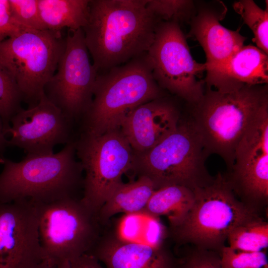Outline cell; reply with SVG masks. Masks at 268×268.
Listing matches in <instances>:
<instances>
[{
    "instance_id": "1",
    "label": "cell",
    "mask_w": 268,
    "mask_h": 268,
    "mask_svg": "<svg viewBox=\"0 0 268 268\" xmlns=\"http://www.w3.org/2000/svg\"><path fill=\"white\" fill-rule=\"evenodd\" d=\"M147 0H90L82 28L97 74L146 53L161 21Z\"/></svg>"
},
{
    "instance_id": "2",
    "label": "cell",
    "mask_w": 268,
    "mask_h": 268,
    "mask_svg": "<svg viewBox=\"0 0 268 268\" xmlns=\"http://www.w3.org/2000/svg\"><path fill=\"white\" fill-rule=\"evenodd\" d=\"M267 105V84L245 85L230 91L207 87L201 99L191 105V119L208 154L219 155L230 172L239 143Z\"/></svg>"
},
{
    "instance_id": "3",
    "label": "cell",
    "mask_w": 268,
    "mask_h": 268,
    "mask_svg": "<svg viewBox=\"0 0 268 268\" xmlns=\"http://www.w3.org/2000/svg\"><path fill=\"white\" fill-rule=\"evenodd\" d=\"M93 94L83 116L82 134L91 135L120 129L135 108L163 97L146 53L97 74Z\"/></svg>"
},
{
    "instance_id": "4",
    "label": "cell",
    "mask_w": 268,
    "mask_h": 268,
    "mask_svg": "<svg viewBox=\"0 0 268 268\" xmlns=\"http://www.w3.org/2000/svg\"><path fill=\"white\" fill-rule=\"evenodd\" d=\"M75 142L59 152L46 155H26L14 162L0 157V202L28 200L47 203L67 198L81 182V163L75 160Z\"/></svg>"
},
{
    "instance_id": "5",
    "label": "cell",
    "mask_w": 268,
    "mask_h": 268,
    "mask_svg": "<svg viewBox=\"0 0 268 268\" xmlns=\"http://www.w3.org/2000/svg\"><path fill=\"white\" fill-rule=\"evenodd\" d=\"M193 190V207L184 221L171 228L178 242L220 253L234 228L260 216L257 209L238 199L227 176L220 172Z\"/></svg>"
},
{
    "instance_id": "6",
    "label": "cell",
    "mask_w": 268,
    "mask_h": 268,
    "mask_svg": "<svg viewBox=\"0 0 268 268\" xmlns=\"http://www.w3.org/2000/svg\"><path fill=\"white\" fill-rule=\"evenodd\" d=\"M209 155L191 118L181 119L170 134L150 149L134 153V168L149 179L156 190L180 185L194 190L213 179L205 166Z\"/></svg>"
},
{
    "instance_id": "7",
    "label": "cell",
    "mask_w": 268,
    "mask_h": 268,
    "mask_svg": "<svg viewBox=\"0 0 268 268\" xmlns=\"http://www.w3.org/2000/svg\"><path fill=\"white\" fill-rule=\"evenodd\" d=\"M61 32L24 29L0 42V62L29 107L36 105L55 73L65 51Z\"/></svg>"
},
{
    "instance_id": "8",
    "label": "cell",
    "mask_w": 268,
    "mask_h": 268,
    "mask_svg": "<svg viewBox=\"0 0 268 268\" xmlns=\"http://www.w3.org/2000/svg\"><path fill=\"white\" fill-rule=\"evenodd\" d=\"M75 147L85 172L81 201L97 215L123 183V175L134 168V152L120 129L97 135L82 134Z\"/></svg>"
},
{
    "instance_id": "9",
    "label": "cell",
    "mask_w": 268,
    "mask_h": 268,
    "mask_svg": "<svg viewBox=\"0 0 268 268\" xmlns=\"http://www.w3.org/2000/svg\"><path fill=\"white\" fill-rule=\"evenodd\" d=\"M39 235L45 258L58 265L88 253L98 241L97 215L75 198L38 203Z\"/></svg>"
},
{
    "instance_id": "10",
    "label": "cell",
    "mask_w": 268,
    "mask_h": 268,
    "mask_svg": "<svg viewBox=\"0 0 268 268\" xmlns=\"http://www.w3.org/2000/svg\"><path fill=\"white\" fill-rule=\"evenodd\" d=\"M146 54L153 77L162 89L190 105L201 99L204 92L202 77L206 65L193 59L179 23L161 21Z\"/></svg>"
},
{
    "instance_id": "11",
    "label": "cell",
    "mask_w": 268,
    "mask_h": 268,
    "mask_svg": "<svg viewBox=\"0 0 268 268\" xmlns=\"http://www.w3.org/2000/svg\"><path fill=\"white\" fill-rule=\"evenodd\" d=\"M89 54L82 29H68L57 70L44 89L48 99L72 121L83 116L93 99L97 72Z\"/></svg>"
},
{
    "instance_id": "12",
    "label": "cell",
    "mask_w": 268,
    "mask_h": 268,
    "mask_svg": "<svg viewBox=\"0 0 268 268\" xmlns=\"http://www.w3.org/2000/svg\"><path fill=\"white\" fill-rule=\"evenodd\" d=\"M227 176L234 192L258 209L268 200V105L252 123L239 143L234 163Z\"/></svg>"
},
{
    "instance_id": "13",
    "label": "cell",
    "mask_w": 268,
    "mask_h": 268,
    "mask_svg": "<svg viewBox=\"0 0 268 268\" xmlns=\"http://www.w3.org/2000/svg\"><path fill=\"white\" fill-rule=\"evenodd\" d=\"M45 260L38 203L0 202V268H38Z\"/></svg>"
},
{
    "instance_id": "14",
    "label": "cell",
    "mask_w": 268,
    "mask_h": 268,
    "mask_svg": "<svg viewBox=\"0 0 268 268\" xmlns=\"http://www.w3.org/2000/svg\"><path fill=\"white\" fill-rule=\"evenodd\" d=\"M72 122L44 93L36 105L12 117L6 132L11 135L8 146L22 149L26 155L53 153L57 145L72 141Z\"/></svg>"
},
{
    "instance_id": "15",
    "label": "cell",
    "mask_w": 268,
    "mask_h": 268,
    "mask_svg": "<svg viewBox=\"0 0 268 268\" xmlns=\"http://www.w3.org/2000/svg\"><path fill=\"white\" fill-rule=\"evenodd\" d=\"M227 10L222 1L203 2L190 20L189 35L197 40L204 50L206 72L224 64L244 46L247 39L239 30H232L220 24Z\"/></svg>"
},
{
    "instance_id": "16",
    "label": "cell",
    "mask_w": 268,
    "mask_h": 268,
    "mask_svg": "<svg viewBox=\"0 0 268 268\" xmlns=\"http://www.w3.org/2000/svg\"><path fill=\"white\" fill-rule=\"evenodd\" d=\"M181 119L177 106L163 96L135 108L120 128L134 152L142 153L174 132Z\"/></svg>"
},
{
    "instance_id": "17",
    "label": "cell",
    "mask_w": 268,
    "mask_h": 268,
    "mask_svg": "<svg viewBox=\"0 0 268 268\" xmlns=\"http://www.w3.org/2000/svg\"><path fill=\"white\" fill-rule=\"evenodd\" d=\"M204 79L206 87L220 91L267 84L268 54L252 45H244L222 65L206 71Z\"/></svg>"
},
{
    "instance_id": "18",
    "label": "cell",
    "mask_w": 268,
    "mask_h": 268,
    "mask_svg": "<svg viewBox=\"0 0 268 268\" xmlns=\"http://www.w3.org/2000/svg\"><path fill=\"white\" fill-rule=\"evenodd\" d=\"M88 254L106 268H175L176 263L161 246L118 238L97 242Z\"/></svg>"
},
{
    "instance_id": "19",
    "label": "cell",
    "mask_w": 268,
    "mask_h": 268,
    "mask_svg": "<svg viewBox=\"0 0 268 268\" xmlns=\"http://www.w3.org/2000/svg\"><path fill=\"white\" fill-rule=\"evenodd\" d=\"M155 187L148 178L140 176L137 180L119 186L99 210V222H104L119 213H144L147 203Z\"/></svg>"
},
{
    "instance_id": "20",
    "label": "cell",
    "mask_w": 268,
    "mask_h": 268,
    "mask_svg": "<svg viewBox=\"0 0 268 268\" xmlns=\"http://www.w3.org/2000/svg\"><path fill=\"white\" fill-rule=\"evenodd\" d=\"M194 190L180 185H170L156 190L150 197L144 213L153 217L165 216L171 228L180 224L193 207Z\"/></svg>"
},
{
    "instance_id": "21",
    "label": "cell",
    "mask_w": 268,
    "mask_h": 268,
    "mask_svg": "<svg viewBox=\"0 0 268 268\" xmlns=\"http://www.w3.org/2000/svg\"><path fill=\"white\" fill-rule=\"evenodd\" d=\"M90 0H38L41 19L47 29L76 30L87 22Z\"/></svg>"
},
{
    "instance_id": "22",
    "label": "cell",
    "mask_w": 268,
    "mask_h": 268,
    "mask_svg": "<svg viewBox=\"0 0 268 268\" xmlns=\"http://www.w3.org/2000/svg\"><path fill=\"white\" fill-rule=\"evenodd\" d=\"M229 247L248 251H266L268 246V223L260 216L234 228L227 239Z\"/></svg>"
},
{
    "instance_id": "23",
    "label": "cell",
    "mask_w": 268,
    "mask_h": 268,
    "mask_svg": "<svg viewBox=\"0 0 268 268\" xmlns=\"http://www.w3.org/2000/svg\"><path fill=\"white\" fill-rule=\"evenodd\" d=\"M265 9L252 0H240L234 2L233 8L253 32V41L257 47L268 54V3Z\"/></svg>"
},
{
    "instance_id": "24",
    "label": "cell",
    "mask_w": 268,
    "mask_h": 268,
    "mask_svg": "<svg viewBox=\"0 0 268 268\" xmlns=\"http://www.w3.org/2000/svg\"><path fill=\"white\" fill-rule=\"evenodd\" d=\"M22 101L15 81L0 62V116L5 134L10 127L11 118L22 109Z\"/></svg>"
},
{
    "instance_id": "25",
    "label": "cell",
    "mask_w": 268,
    "mask_h": 268,
    "mask_svg": "<svg viewBox=\"0 0 268 268\" xmlns=\"http://www.w3.org/2000/svg\"><path fill=\"white\" fill-rule=\"evenodd\" d=\"M148 9L161 21L189 22L196 11L195 2L189 0H147Z\"/></svg>"
},
{
    "instance_id": "26",
    "label": "cell",
    "mask_w": 268,
    "mask_h": 268,
    "mask_svg": "<svg viewBox=\"0 0 268 268\" xmlns=\"http://www.w3.org/2000/svg\"><path fill=\"white\" fill-rule=\"evenodd\" d=\"M219 254L221 268H268L266 251L248 252L224 246Z\"/></svg>"
},
{
    "instance_id": "27",
    "label": "cell",
    "mask_w": 268,
    "mask_h": 268,
    "mask_svg": "<svg viewBox=\"0 0 268 268\" xmlns=\"http://www.w3.org/2000/svg\"><path fill=\"white\" fill-rule=\"evenodd\" d=\"M10 14L22 27L37 30H47L39 12L38 0H8Z\"/></svg>"
},
{
    "instance_id": "28",
    "label": "cell",
    "mask_w": 268,
    "mask_h": 268,
    "mask_svg": "<svg viewBox=\"0 0 268 268\" xmlns=\"http://www.w3.org/2000/svg\"><path fill=\"white\" fill-rule=\"evenodd\" d=\"M175 268H221L220 254L197 248L176 262Z\"/></svg>"
},
{
    "instance_id": "29",
    "label": "cell",
    "mask_w": 268,
    "mask_h": 268,
    "mask_svg": "<svg viewBox=\"0 0 268 268\" xmlns=\"http://www.w3.org/2000/svg\"><path fill=\"white\" fill-rule=\"evenodd\" d=\"M24 29L25 28L17 24L11 17L8 0H0V42L15 35Z\"/></svg>"
},
{
    "instance_id": "30",
    "label": "cell",
    "mask_w": 268,
    "mask_h": 268,
    "mask_svg": "<svg viewBox=\"0 0 268 268\" xmlns=\"http://www.w3.org/2000/svg\"><path fill=\"white\" fill-rule=\"evenodd\" d=\"M93 256L85 254L69 262L68 268H106Z\"/></svg>"
},
{
    "instance_id": "31",
    "label": "cell",
    "mask_w": 268,
    "mask_h": 268,
    "mask_svg": "<svg viewBox=\"0 0 268 268\" xmlns=\"http://www.w3.org/2000/svg\"><path fill=\"white\" fill-rule=\"evenodd\" d=\"M6 136V135L3 131L2 120L0 116V157L3 156V153L6 148L8 147V139Z\"/></svg>"
},
{
    "instance_id": "32",
    "label": "cell",
    "mask_w": 268,
    "mask_h": 268,
    "mask_svg": "<svg viewBox=\"0 0 268 268\" xmlns=\"http://www.w3.org/2000/svg\"><path fill=\"white\" fill-rule=\"evenodd\" d=\"M57 266L51 261L45 260L38 268H57Z\"/></svg>"
},
{
    "instance_id": "33",
    "label": "cell",
    "mask_w": 268,
    "mask_h": 268,
    "mask_svg": "<svg viewBox=\"0 0 268 268\" xmlns=\"http://www.w3.org/2000/svg\"><path fill=\"white\" fill-rule=\"evenodd\" d=\"M69 262L65 261L58 265L57 268H68Z\"/></svg>"
}]
</instances>
